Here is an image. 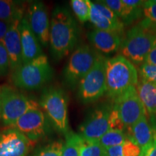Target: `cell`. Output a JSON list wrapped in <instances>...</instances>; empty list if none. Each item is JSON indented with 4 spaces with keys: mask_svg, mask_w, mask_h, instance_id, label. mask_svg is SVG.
<instances>
[{
    "mask_svg": "<svg viewBox=\"0 0 156 156\" xmlns=\"http://www.w3.org/2000/svg\"><path fill=\"white\" fill-rule=\"evenodd\" d=\"M25 5L23 2L0 0V20L12 23L24 17Z\"/></svg>",
    "mask_w": 156,
    "mask_h": 156,
    "instance_id": "obj_20",
    "label": "cell"
},
{
    "mask_svg": "<svg viewBox=\"0 0 156 156\" xmlns=\"http://www.w3.org/2000/svg\"><path fill=\"white\" fill-rule=\"evenodd\" d=\"M21 46H22L23 64L27 63L41 56V44L30 28L28 20L24 17L20 23Z\"/></svg>",
    "mask_w": 156,
    "mask_h": 156,
    "instance_id": "obj_17",
    "label": "cell"
},
{
    "mask_svg": "<svg viewBox=\"0 0 156 156\" xmlns=\"http://www.w3.org/2000/svg\"><path fill=\"white\" fill-rule=\"evenodd\" d=\"M25 17L41 46L47 47L49 44L51 20L46 5L41 2H33L29 5Z\"/></svg>",
    "mask_w": 156,
    "mask_h": 156,
    "instance_id": "obj_12",
    "label": "cell"
},
{
    "mask_svg": "<svg viewBox=\"0 0 156 156\" xmlns=\"http://www.w3.org/2000/svg\"><path fill=\"white\" fill-rule=\"evenodd\" d=\"M90 21L95 29L122 34L124 25L121 20L101 1L92 2Z\"/></svg>",
    "mask_w": 156,
    "mask_h": 156,
    "instance_id": "obj_14",
    "label": "cell"
},
{
    "mask_svg": "<svg viewBox=\"0 0 156 156\" xmlns=\"http://www.w3.org/2000/svg\"><path fill=\"white\" fill-rule=\"evenodd\" d=\"M98 53L92 46L82 44L76 47L64 66L62 76L69 88L75 90L94 65Z\"/></svg>",
    "mask_w": 156,
    "mask_h": 156,
    "instance_id": "obj_6",
    "label": "cell"
},
{
    "mask_svg": "<svg viewBox=\"0 0 156 156\" xmlns=\"http://www.w3.org/2000/svg\"><path fill=\"white\" fill-rule=\"evenodd\" d=\"M80 156H106V149L98 140H87L83 138Z\"/></svg>",
    "mask_w": 156,
    "mask_h": 156,
    "instance_id": "obj_26",
    "label": "cell"
},
{
    "mask_svg": "<svg viewBox=\"0 0 156 156\" xmlns=\"http://www.w3.org/2000/svg\"><path fill=\"white\" fill-rule=\"evenodd\" d=\"M54 71L45 54L21 64L12 73L11 80L17 88L25 90L40 89L52 79Z\"/></svg>",
    "mask_w": 156,
    "mask_h": 156,
    "instance_id": "obj_4",
    "label": "cell"
},
{
    "mask_svg": "<svg viewBox=\"0 0 156 156\" xmlns=\"http://www.w3.org/2000/svg\"><path fill=\"white\" fill-rule=\"evenodd\" d=\"M140 156H156V140L143 148Z\"/></svg>",
    "mask_w": 156,
    "mask_h": 156,
    "instance_id": "obj_33",
    "label": "cell"
},
{
    "mask_svg": "<svg viewBox=\"0 0 156 156\" xmlns=\"http://www.w3.org/2000/svg\"><path fill=\"white\" fill-rule=\"evenodd\" d=\"M112 106L103 104L89 113L80 126V134L87 140H98L110 130L109 116Z\"/></svg>",
    "mask_w": 156,
    "mask_h": 156,
    "instance_id": "obj_10",
    "label": "cell"
},
{
    "mask_svg": "<svg viewBox=\"0 0 156 156\" xmlns=\"http://www.w3.org/2000/svg\"><path fill=\"white\" fill-rule=\"evenodd\" d=\"M0 94H1V86H0Z\"/></svg>",
    "mask_w": 156,
    "mask_h": 156,
    "instance_id": "obj_36",
    "label": "cell"
},
{
    "mask_svg": "<svg viewBox=\"0 0 156 156\" xmlns=\"http://www.w3.org/2000/svg\"><path fill=\"white\" fill-rule=\"evenodd\" d=\"M38 104L56 130L64 135L69 132L68 98L63 89L56 86L44 88Z\"/></svg>",
    "mask_w": 156,
    "mask_h": 156,
    "instance_id": "obj_5",
    "label": "cell"
},
{
    "mask_svg": "<svg viewBox=\"0 0 156 156\" xmlns=\"http://www.w3.org/2000/svg\"><path fill=\"white\" fill-rule=\"evenodd\" d=\"M70 6L75 17L82 23L90 20L92 2L90 0H71Z\"/></svg>",
    "mask_w": 156,
    "mask_h": 156,
    "instance_id": "obj_25",
    "label": "cell"
},
{
    "mask_svg": "<svg viewBox=\"0 0 156 156\" xmlns=\"http://www.w3.org/2000/svg\"><path fill=\"white\" fill-rule=\"evenodd\" d=\"M145 62L146 63L156 65V41L153 46V48H152V49L151 50V51L148 54L147 58H146Z\"/></svg>",
    "mask_w": 156,
    "mask_h": 156,
    "instance_id": "obj_34",
    "label": "cell"
},
{
    "mask_svg": "<svg viewBox=\"0 0 156 156\" xmlns=\"http://www.w3.org/2000/svg\"><path fill=\"white\" fill-rule=\"evenodd\" d=\"M64 141L56 140L40 147L32 156H62Z\"/></svg>",
    "mask_w": 156,
    "mask_h": 156,
    "instance_id": "obj_27",
    "label": "cell"
},
{
    "mask_svg": "<svg viewBox=\"0 0 156 156\" xmlns=\"http://www.w3.org/2000/svg\"><path fill=\"white\" fill-rule=\"evenodd\" d=\"M11 23L5 22V21L0 20V41H3L7 30L10 26Z\"/></svg>",
    "mask_w": 156,
    "mask_h": 156,
    "instance_id": "obj_35",
    "label": "cell"
},
{
    "mask_svg": "<svg viewBox=\"0 0 156 156\" xmlns=\"http://www.w3.org/2000/svg\"><path fill=\"white\" fill-rule=\"evenodd\" d=\"M106 57L99 54L88 73L78 85L77 98L83 104H89L101 98L106 93Z\"/></svg>",
    "mask_w": 156,
    "mask_h": 156,
    "instance_id": "obj_8",
    "label": "cell"
},
{
    "mask_svg": "<svg viewBox=\"0 0 156 156\" xmlns=\"http://www.w3.org/2000/svg\"><path fill=\"white\" fill-rule=\"evenodd\" d=\"M20 21L21 20H16L11 23L3 39V43L9 56L12 73L23 64L22 46L19 29Z\"/></svg>",
    "mask_w": 156,
    "mask_h": 156,
    "instance_id": "obj_16",
    "label": "cell"
},
{
    "mask_svg": "<svg viewBox=\"0 0 156 156\" xmlns=\"http://www.w3.org/2000/svg\"><path fill=\"white\" fill-rule=\"evenodd\" d=\"M141 148L129 140L122 145L106 150V156H140Z\"/></svg>",
    "mask_w": 156,
    "mask_h": 156,
    "instance_id": "obj_23",
    "label": "cell"
},
{
    "mask_svg": "<svg viewBox=\"0 0 156 156\" xmlns=\"http://www.w3.org/2000/svg\"><path fill=\"white\" fill-rule=\"evenodd\" d=\"M83 137L72 131L65 134L62 156H80V148Z\"/></svg>",
    "mask_w": 156,
    "mask_h": 156,
    "instance_id": "obj_22",
    "label": "cell"
},
{
    "mask_svg": "<svg viewBox=\"0 0 156 156\" xmlns=\"http://www.w3.org/2000/svg\"><path fill=\"white\" fill-rule=\"evenodd\" d=\"M109 126H110V129L112 130H119V131L124 132V130L126 129L125 125L121 118L118 109L114 105L112 106L110 116H109Z\"/></svg>",
    "mask_w": 156,
    "mask_h": 156,
    "instance_id": "obj_28",
    "label": "cell"
},
{
    "mask_svg": "<svg viewBox=\"0 0 156 156\" xmlns=\"http://www.w3.org/2000/svg\"><path fill=\"white\" fill-rule=\"evenodd\" d=\"M123 9L119 19L124 25L132 24L142 17L145 2L139 0H122Z\"/></svg>",
    "mask_w": 156,
    "mask_h": 156,
    "instance_id": "obj_21",
    "label": "cell"
},
{
    "mask_svg": "<svg viewBox=\"0 0 156 156\" xmlns=\"http://www.w3.org/2000/svg\"><path fill=\"white\" fill-rule=\"evenodd\" d=\"M33 143L14 127L0 131V156H27Z\"/></svg>",
    "mask_w": 156,
    "mask_h": 156,
    "instance_id": "obj_13",
    "label": "cell"
},
{
    "mask_svg": "<svg viewBox=\"0 0 156 156\" xmlns=\"http://www.w3.org/2000/svg\"><path fill=\"white\" fill-rule=\"evenodd\" d=\"M106 94L116 100L138 83V72L131 62L122 55L106 58Z\"/></svg>",
    "mask_w": 156,
    "mask_h": 156,
    "instance_id": "obj_3",
    "label": "cell"
},
{
    "mask_svg": "<svg viewBox=\"0 0 156 156\" xmlns=\"http://www.w3.org/2000/svg\"><path fill=\"white\" fill-rule=\"evenodd\" d=\"M136 88L146 112L151 115L156 114V84L140 79Z\"/></svg>",
    "mask_w": 156,
    "mask_h": 156,
    "instance_id": "obj_19",
    "label": "cell"
},
{
    "mask_svg": "<svg viewBox=\"0 0 156 156\" xmlns=\"http://www.w3.org/2000/svg\"><path fill=\"white\" fill-rule=\"evenodd\" d=\"M156 41V25L146 18L127 31L120 46L121 55L141 66Z\"/></svg>",
    "mask_w": 156,
    "mask_h": 156,
    "instance_id": "obj_2",
    "label": "cell"
},
{
    "mask_svg": "<svg viewBox=\"0 0 156 156\" xmlns=\"http://www.w3.org/2000/svg\"><path fill=\"white\" fill-rule=\"evenodd\" d=\"M114 106L125 125L126 129L147 115L146 109L140 101L136 86L131 87L114 100Z\"/></svg>",
    "mask_w": 156,
    "mask_h": 156,
    "instance_id": "obj_11",
    "label": "cell"
},
{
    "mask_svg": "<svg viewBox=\"0 0 156 156\" xmlns=\"http://www.w3.org/2000/svg\"><path fill=\"white\" fill-rule=\"evenodd\" d=\"M10 71V63L8 54L3 41H0V77H4Z\"/></svg>",
    "mask_w": 156,
    "mask_h": 156,
    "instance_id": "obj_29",
    "label": "cell"
},
{
    "mask_svg": "<svg viewBox=\"0 0 156 156\" xmlns=\"http://www.w3.org/2000/svg\"><path fill=\"white\" fill-rule=\"evenodd\" d=\"M143 12L146 18L156 25V3L154 2L153 0L145 1Z\"/></svg>",
    "mask_w": 156,
    "mask_h": 156,
    "instance_id": "obj_31",
    "label": "cell"
},
{
    "mask_svg": "<svg viewBox=\"0 0 156 156\" xmlns=\"http://www.w3.org/2000/svg\"><path fill=\"white\" fill-rule=\"evenodd\" d=\"M140 74L141 79L156 84V65L145 62L140 67Z\"/></svg>",
    "mask_w": 156,
    "mask_h": 156,
    "instance_id": "obj_30",
    "label": "cell"
},
{
    "mask_svg": "<svg viewBox=\"0 0 156 156\" xmlns=\"http://www.w3.org/2000/svg\"><path fill=\"white\" fill-rule=\"evenodd\" d=\"M87 38L93 48L103 54H110L117 51L122 43L120 34L98 29L89 32Z\"/></svg>",
    "mask_w": 156,
    "mask_h": 156,
    "instance_id": "obj_18",
    "label": "cell"
},
{
    "mask_svg": "<svg viewBox=\"0 0 156 156\" xmlns=\"http://www.w3.org/2000/svg\"><path fill=\"white\" fill-rule=\"evenodd\" d=\"M32 142L44 138L50 131V121L40 106L30 109L12 126Z\"/></svg>",
    "mask_w": 156,
    "mask_h": 156,
    "instance_id": "obj_9",
    "label": "cell"
},
{
    "mask_svg": "<svg viewBox=\"0 0 156 156\" xmlns=\"http://www.w3.org/2000/svg\"><path fill=\"white\" fill-rule=\"evenodd\" d=\"M128 140L141 148V151L156 140V124L153 118L150 123L147 115L126 129Z\"/></svg>",
    "mask_w": 156,
    "mask_h": 156,
    "instance_id": "obj_15",
    "label": "cell"
},
{
    "mask_svg": "<svg viewBox=\"0 0 156 156\" xmlns=\"http://www.w3.org/2000/svg\"><path fill=\"white\" fill-rule=\"evenodd\" d=\"M127 140V136L124 131L110 129L98 141L105 149L107 150L122 145Z\"/></svg>",
    "mask_w": 156,
    "mask_h": 156,
    "instance_id": "obj_24",
    "label": "cell"
},
{
    "mask_svg": "<svg viewBox=\"0 0 156 156\" xmlns=\"http://www.w3.org/2000/svg\"><path fill=\"white\" fill-rule=\"evenodd\" d=\"M80 28L69 9L56 6L50 22L49 45L51 56L56 61L65 58L76 48Z\"/></svg>",
    "mask_w": 156,
    "mask_h": 156,
    "instance_id": "obj_1",
    "label": "cell"
},
{
    "mask_svg": "<svg viewBox=\"0 0 156 156\" xmlns=\"http://www.w3.org/2000/svg\"><path fill=\"white\" fill-rule=\"evenodd\" d=\"M39 106L20 91L9 85L1 87L0 119L5 126H12L30 109Z\"/></svg>",
    "mask_w": 156,
    "mask_h": 156,
    "instance_id": "obj_7",
    "label": "cell"
},
{
    "mask_svg": "<svg viewBox=\"0 0 156 156\" xmlns=\"http://www.w3.org/2000/svg\"><path fill=\"white\" fill-rule=\"evenodd\" d=\"M101 2L114 12L115 15L119 18L123 9L122 0H104V1H101Z\"/></svg>",
    "mask_w": 156,
    "mask_h": 156,
    "instance_id": "obj_32",
    "label": "cell"
}]
</instances>
